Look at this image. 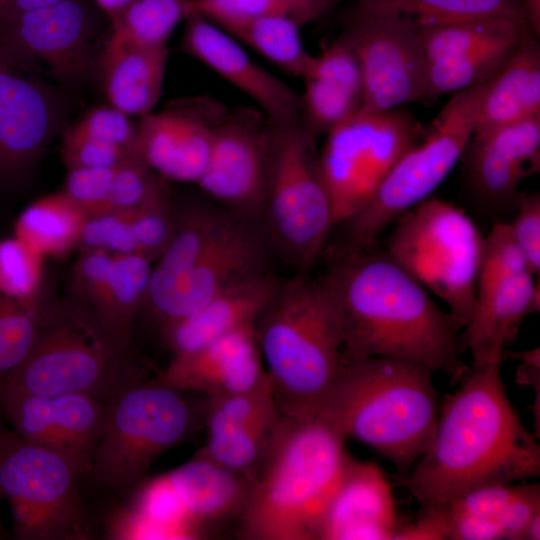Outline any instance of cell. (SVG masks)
I'll list each match as a JSON object with an SVG mask.
<instances>
[{
	"label": "cell",
	"instance_id": "31",
	"mask_svg": "<svg viewBox=\"0 0 540 540\" xmlns=\"http://www.w3.org/2000/svg\"><path fill=\"white\" fill-rule=\"evenodd\" d=\"M86 220L61 191L29 204L16 219L13 236L44 258H60L79 246Z\"/></svg>",
	"mask_w": 540,
	"mask_h": 540
},
{
	"label": "cell",
	"instance_id": "8",
	"mask_svg": "<svg viewBox=\"0 0 540 540\" xmlns=\"http://www.w3.org/2000/svg\"><path fill=\"white\" fill-rule=\"evenodd\" d=\"M315 137L299 118L272 122L270 168L261 226L269 245L307 275L335 225Z\"/></svg>",
	"mask_w": 540,
	"mask_h": 540
},
{
	"label": "cell",
	"instance_id": "36",
	"mask_svg": "<svg viewBox=\"0 0 540 540\" xmlns=\"http://www.w3.org/2000/svg\"><path fill=\"white\" fill-rule=\"evenodd\" d=\"M187 15V0H130L111 18L109 36L139 46H166Z\"/></svg>",
	"mask_w": 540,
	"mask_h": 540
},
{
	"label": "cell",
	"instance_id": "2",
	"mask_svg": "<svg viewBox=\"0 0 540 540\" xmlns=\"http://www.w3.org/2000/svg\"><path fill=\"white\" fill-rule=\"evenodd\" d=\"M324 278L341 315L344 365L395 358L441 371L452 383L469 373L457 323L387 252L340 255Z\"/></svg>",
	"mask_w": 540,
	"mask_h": 540
},
{
	"label": "cell",
	"instance_id": "50",
	"mask_svg": "<svg viewBox=\"0 0 540 540\" xmlns=\"http://www.w3.org/2000/svg\"><path fill=\"white\" fill-rule=\"evenodd\" d=\"M61 155L67 169L118 167L130 159H135L117 148L97 142L70 128L64 136Z\"/></svg>",
	"mask_w": 540,
	"mask_h": 540
},
{
	"label": "cell",
	"instance_id": "3",
	"mask_svg": "<svg viewBox=\"0 0 540 540\" xmlns=\"http://www.w3.org/2000/svg\"><path fill=\"white\" fill-rule=\"evenodd\" d=\"M346 438L319 415L281 420L238 518L246 540H317L350 456Z\"/></svg>",
	"mask_w": 540,
	"mask_h": 540
},
{
	"label": "cell",
	"instance_id": "18",
	"mask_svg": "<svg viewBox=\"0 0 540 540\" xmlns=\"http://www.w3.org/2000/svg\"><path fill=\"white\" fill-rule=\"evenodd\" d=\"M228 111L212 97L196 96L173 100L161 111L140 116L142 160L164 179L197 183Z\"/></svg>",
	"mask_w": 540,
	"mask_h": 540
},
{
	"label": "cell",
	"instance_id": "16",
	"mask_svg": "<svg viewBox=\"0 0 540 540\" xmlns=\"http://www.w3.org/2000/svg\"><path fill=\"white\" fill-rule=\"evenodd\" d=\"M97 14L86 0H60L0 20V48L66 82L92 70Z\"/></svg>",
	"mask_w": 540,
	"mask_h": 540
},
{
	"label": "cell",
	"instance_id": "55",
	"mask_svg": "<svg viewBox=\"0 0 540 540\" xmlns=\"http://www.w3.org/2000/svg\"><path fill=\"white\" fill-rule=\"evenodd\" d=\"M97 7L109 18L117 13L130 0H93Z\"/></svg>",
	"mask_w": 540,
	"mask_h": 540
},
{
	"label": "cell",
	"instance_id": "13",
	"mask_svg": "<svg viewBox=\"0 0 540 540\" xmlns=\"http://www.w3.org/2000/svg\"><path fill=\"white\" fill-rule=\"evenodd\" d=\"M341 37L360 65V113L382 112L425 98L428 60L419 25L413 18L366 0H355Z\"/></svg>",
	"mask_w": 540,
	"mask_h": 540
},
{
	"label": "cell",
	"instance_id": "27",
	"mask_svg": "<svg viewBox=\"0 0 540 540\" xmlns=\"http://www.w3.org/2000/svg\"><path fill=\"white\" fill-rule=\"evenodd\" d=\"M533 277L521 271L477 296L473 315L460 335L461 352L470 353L472 367L501 363L524 318L539 311V284Z\"/></svg>",
	"mask_w": 540,
	"mask_h": 540
},
{
	"label": "cell",
	"instance_id": "10",
	"mask_svg": "<svg viewBox=\"0 0 540 540\" xmlns=\"http://www.w3.org/2000/svg\"><path fill=\"white\" fill-rule=\"evenodd\" d=\"M187 392L152 380L136 383L107 405L90 478L123 492L167 450L187 440L197 427V408Z\"/></svg>",
	"mask_w": 540,
	"mask_h": 540
},
{
	"label": "cell",
	"instance_id": "32",
	"mask_svg": "<svg viewBox=\"0 0 540 540\" xmlns=\"http://www.w3.org/2000/svg\"><path fill=\"white\" fill-rule=\"evenodd\" d=\"M522 485L490 484L471 489L434 510L443 524L444 539H505V518Z\"/></svg>",
	"mask_w": 540,
	"mask_h": 540
},
{
	"label": "cell",
	"instance_id": "41",
	"mask_svg": "<svg viewBox=\"0 0 540 540\" xmlns=\"http://www.w3.org/2000/svg\"><path fill=\"white\" fill-rule=\"evenodd\" d=\"M150 520L174 531L178 539H199L168 473L147 481L137 491L132 506Z\"/></svg>",
	"mask_w": 540,
	"mask_h": 540
},
{
	"label": "cell",
	"instance_id": "40",
	"mask_svg": "<svg viewBox=\"0 0 540 540\" xmlns=\"http://www.w3.org/2000/svg\"><path fill=\"white\" fill-rule=\"evenodd\" d=\"M44 259L14 236L0 240V295L26 304L43 301Z\"/></svg>",
	"mask_w": 540,
	"mask_h": 540
},
{
	"label": "cell",
	"instance_id": "42",
	"mask_svg": "<svg viewBox=\"0 0 540 540\" xmlns=\"http://www.w3.org/2000/svg\"><path fill=\"white\" fill-rule=\"evenodd\" d=\"M524 270H527L526 264L509 223H495L489 234L483 237L476 279V298L506 278Z\"/></svg>",
	"mask_w": 540,
	"mask_h": 540
},
{
	"label": "cell",
	"instance_id": "5",
	"mask_svg": "<svg viewBox=\"0 0 540 540\" xmlns=\"http://www.w3.org/2000/svg\"><path fill=\"white\" fill-rule=\"evenodd\" d=\"M253 329L281 413L315 415L344 367L341 315L325 278L279 284Z\"/></svg>",
	"mask_w": 540,
	"mask_h": 540
},
{
	"label": "cell",
	"instance_id": "28",
	"mask_svg": "<svg viewBox=\"0 0 540 540\" xmlns=\"http://www.w3.org/2000/svg\"><path fill=\"white\" fill-rule=\"evenodd\" d=\"M168 53L167 45L139 46L108 36L100 70L110 106L129 116L151 112L162 92Z\"/></svg>",
	"mask_w": 540,
	"mask_h": 540
},
{
	"label": "cell",
	"instance_id": "29",
	"mask_svg": "<svg viewBox=\"0 0 540 540\" xmlns=\"http://www.w3.org/2000/svg\"><path fill=\"white\" fill-rule=\"evenodd\" d=\"M168 476L202 536L210 526L239 518L252 485L244 476L196 454Z\"/></svg>",
	"mask_w": 540,
	"mask_h": 540
},
{
	"label": "cell",
	"instance_id": "34",
	"mask_svg": "<svg viewBox=\"0 0 540 540\" xmlns=\"http://www.w3.org/2000/svg\"><path fill=\"white\" fill-rule=\"evenodd\" d=\"M529 34H534L529 25L508 18L419 25V35L428 62L458 56L497 42L523 38Z\"/></svg>",
	"mask_w": 540,
	"mask_h": 540
},
{
	"label": "cell",
	"instance_id": "33",
	"mask_svg": "<svg viewBox=\"0 0 540 540\" xmlns=\"http://www.w3.org/2000/svg\"><path fill=\"white\" fill-rule=\"evenodd\" d=\"M300 26L289 16L268 15L219 27L287 73L302 78L312 55L303 45Z\"/></svg>",
	"mask_w": 540,
	"mask_h": 540
},
{
	"label": "cell",
	"instance_id": "24",
	"mask_svg": "<svg viewBox=\"0 0 540 540\" xmlns=\"http://www.w3.org/2000/svg\"><path fill=\"white\" fill-rule=\"evenodd\" d=\"M462 158L472 188L483 201L517 204L520 182L540 169V116L472 135Z\"/></svg>",
	"mask_w": 540,
	"mask_h": 540
},
{
	"label": "cell",
	"instance_id": "44",
	"mask_svg": "<svg viewBox=\"0 0 540 540\" xmlns=\"http://www.w3.org/2000/svg\"><path fill=\"white\" fill-rule=\"evenodd\" d=\"M167 193L162 176L141 158L130 159L116 169L110 211L134 210Z\"/></svg>",
	"mask_w": 540,
	"mask_h": 540
},
{
	"label": "cell",
	"instance_id": "56",
	"mask_svg": "<svg viewBox=\"0 0 540 540\" xmlns=\"http://www.w3.org/2000/svg\"><path fill=\"white\" fill-rule=\"evenodd\" d=\"M2 499H3V496H2V493L0 491V503H1ZM6 536H7V533L4 530V527L2 525L1 518H0V539H4V538H6Z\"/></svg>",
	"mask_w": 540,
	"mask_h": 540
},
{
	"label": "cell",
	"instance_id": "45",
	"mask_svg": "<svg viewBox=\"0 0 540 540\" xmlns=\"http://www.w3.org/2000/svg\"><path fill=\"white\" fill-rule=\"evenodd\" d=\"M70 129L117 148L129 157L141 158L138 125L131 121L129 115L110 105L92 108Z\"/></svg>",
	"mask_w": 540,
	"mask_h": 540
},
{
	"label": "cell",
	"instance_id": "30",
	"mask_svg": "<svg viewBox=\"0 0 540 540\" xmlns=\"http://www.w3.org/2000/svg\"><path fill=\"white\" fill-rule=\"evenodd\" d=\"M527 36L488 82L473 135L540 116V48Z\"/></svg>",
	"mask_w": 540,
	"mask_h": 540
},
{
	"label": "cell",
	"instance_id": "11",
	"mask_svg": "<svg viewBox=\"0 0 540 540\" xmlns=\"http://www.w3.org/2000/svg\"><path fill=\"white\" fill-rule=\"evenodd\" d=\"M80 480L66 458L0 423V491L9 503L15 539H91Z\"/></svg>",
	"mask_w": 540,
	"mask_h": 540
},
{
	"label": "cell",
	"instance_id": "46",
	"mask_svg": "<svg viewBox=\"0 0 540 540\" xmlns=\"http://www.w3.org/2000/svg\"><path fill=\"white\" fill-rule=\"evenodd\" d=\"M79 247L120 254H139L133 210L110 211L87 217Z\"/></svg>",
	"mask_w": 540,
	"mask_h": 540
},
{
	"label": "cell",
	"instance_id": "25",
	"mask_svg": "<svg viewBox=\"0 0 540 540\" xmlns=\"http://www.w3.org/2000/svg\"><path fill=\"white\" fill-rule=\"evenodd\" d=\"M398 527L392 487L382 470L350 457L317 540L394 539Z\"/></svg>",
	"mask_w": 540,
	"mask_h": 540
},
{
	"label": "cell",
	"instance_id": "1",
	"mask_svg": "<svg viewBox=\"0 0 540 540\" xmlns=\"http://www.w3.org/2000/svg\"><path fill=\"white\" fill-rule=\"evenodd\" d=\"M500 365L471 367L441 404L426 450L402 477L421 510L477 487L539 476V444L507 396Z\"/></svg>",
	"mask_w": 540,
	"mask_h": 540
},
{
	"label": "cell",
	"instance_id": "48",
	"mask_svg": "<svg viewBox=\"0 0 540 540\" xmlns=\"http://www.w3.org/2000/svg\"><path fill=\"white\" fill-rule=\"evenodd\" d=\"M315 78L340 86L362 98L363 81L358 59L343 37L312 55L302 78Z\"/></svg>",
	"mask_w": 540,
	"mask_h": 540
},
{
	"label": "cell",
	"instance_id": "37",
	"mask_svg": "<svg viewBox=\"0 0 540 540\" xmlns=\"http://www.w3.org/2000/svg\"><path fill=\"white\" fill-rule=\"evenodd\" d=\"M366 1L407 15L418 25L445 24L483 18H508L530 26L521 0Z\"/></svg>",
	"mask_w": 540,
	"mask_h": 540
},
{
	"label": "cell",
	"instance_id": "51",
	"mask_svg": "<svg viewBox=\"0 0 540 540\" xmlns=\"http://www.w3.org/2000/svg\"><path fill=\"white\" fill-rule=\"evenodd\" d=\"M107 537L110 539H178L176 533L162 526L133 507H121L107 520Z\"/></svg>",
	"mask_w": 540,
	"mask_h": 540
},
{
	"label": "cell",
	"instance_id": "26",
	"mask_svg": "<svg viewBox=\"0 0 540 540\" xmlns=\"http://www.w3.org/2000/svg\"><path fill=\"white\" fill-rule=\"evenodd\" d=\"M279 284L263 272L225 288L196 311L161 326L164 346L173 356L182 355L253 325Z\"/></svg>",
	"mask_w": 540,
	"mask_h": 540
},
{
	"label": "cell",
	"instance_id": "22",
	"mask_svg": "<svg viewBox=\"0 0 540 540\" xmlns=\"http://www.w3.org/2000/svg\"><path fill=\"white\" fill-rule=\"evenodd\" d=\"M181 47L254 100L273 123L299 118L301 94L254 62L228 32L187 13Z\"/></svg>",
	"mask_w": 540,
	"mask_h": 540
},
{
	"label": "cell",
	"instance_id": "54",
	"mask_svg": "<svg viewBox=\"0 0 540 540\" xmlns=\"http://www.w3.org/2000/svg\"><path fill=\"white\" fill-rule=\"evenodd\" d=\"M526 16L534 34L540 32V0H521Z\"/></svg>",
	"mask_w": 540,
	"mask_h": 540
},
{
	"label": "cell",
	"instance_id": "35",
	"mask_svg": "<svg viewBox=\"0 0 540 540\" xmlns=\"http://www.w3.org/2000/svg\"><path fill=\"white\" fill-rule=\"evenodd\" d=\"M527 36L490 44L458 56L429 61L425 98L455 93L490 79Z\"/></svg>",
	"mask_w": 540,
	"mask_h": 540
},
{
	"label": "cell",
	"instance_id": "39",
	"mask_svg": "<svg viewBox=\"0 0 540 540\" xmlns=\"http://www.w3.org/2000/svg\"><path fill=\"white\" fill-rule=\"evenodd\" d=\"M299 119L316 138L355 117L361 110L362 98L335 84L315 78H303Z\"/></svg>",
	"mask_w": 540,
	"mask_h": 540
},
{
	"label": "cell",
	"instance_id": "52",
	"mask_svg": "<svg viewBox=\"0 0 540 540\" xmlns=\"http://www.w3.org/2000/svg\"><path fill=\"white\" fill-rule=\"evenodd\" d=\"M60 0H0V20L54 4Z\"/></svg>",
	"mask_w": 540,
	"mask_h": 540
},
{
	"label": "cell",
	"instance_id": "14",
	"mask_svg": "<svg viewBox=\"0 0 540 540\" xmlns=\"http://www.w3.org/2000/svg\"><path fill=\"white\" fill-rule=\"evenodd\" d=\"M269 246L259 223L230 212L183 269L149 280L140 311L159 327L196 311L225 288L266 272Z\"/></svg>",
	"mask_w": 540,
	"mask_h": 540
},
{
	"label": "cell",
	"instance_id": "7",
	"mask_svg": "<svg viewBox=\"0 0 540 540\" xmlns=\"http://www.w3.org/2000/svg\"><path fill=\"white\" fill-rule=\"evenodd\" d=\"M489 79L453 93L424 136L391 169L368 202L345 224L340 255L373 248L404 212L445 180L472 138Z\"/></svg>",
	"mask_w": 540,
	"mask_h": 540
},
{
	"label": "cell",
	"instance_id": "47",
	"mask_svg": "<svg viewBox=\"0 0 540 540\" xmlns=\"http://www.w3.org/2000/svg\"><path fill=\"white\" fill-rule=\"evenodd\" d=\"M117 167H78L67 169L62 192L87 217L111 210V191Z\"/></svg>",
	"mask_w": 540,
	"mask_h": 540
},
{
	"label": "cell",
	"instance_id": "15",
	"mask_svg": "<svg viewBox=\"0 0 540 540\" xmlns=\"http://www.w3.org/2000/svg\"><path fill=\"white\" fill-rule=\"evenodd\" d=\"M271 141L272 122L261 109L229 110L197 184L222 208L261 225Z\"/></svg>",
	"mask_w": 540,
	"mask_h": 540
},
{
	"label": "cell",
	"instance_id": "43",
	"mask_svg": "<svg viewBox=\"0 0 540 540\" xmlns=\"http://www.w3.org/2000/svg\"><path fill=\"white\" fill-rule=\"evenodd\" d=\"M189 12L217 26L268 15L289 16L301 25L313 21L304 9L289 0H187Z\"/></svg>",
	"mask_w": 540,
	"mask_h": 540
},
{
	"label": "cell",
	"instance_id": "9",
	"mask_svg": "<svg viewBox=\"0 0 540 540\" xmlns=\"http://www.w3.org/2000/svg\"><path fill=\"white\" fill-rule=\"evenodd\" d=\"M397 222L387 253L444 301L463 329L476 306L481 233L463 210L439 199L423 200Z\"/></svg>",
	"mask_w": 540,
	"mask_h": 540
},
{
	"label": "cell",
	"instance_id": "23",
	"mask_svg": "<svg viewBox=\"0 0 540 540\" xmlns=\"http://www.w3.org/2000/svg\"><path fill=\"white\" fill-rule=\"evenodd\" d=\"M152 381L215 399L255 389L269 380L253 325L237 329L195 351L173 356Z\"/></svg>",
	"mask_w": 540,
	"mask_h": 540
},
{
	"label": "cell",
	"instance_id": "4",
	"mask_svg": "<svg viewBox=\"0 0 540 540\" xmlns=\"http://www.w3.org/2000/svg\"><path fill=\"white\" fill-rule=\"evenodd\" d=\"M434 373L388 357L349 362L315 415L378 452L404 477L436 427L441 403Z\"/></svg>",
	"mask_w": 540,
	"mask_h": 540
},
{
	"label": "cell",
	"instance_id": "17",
	"mask_svg": "<svg viewBox=\"0 0 540 540\" xmlns=\"http://www.w3.org/2000/svg\"><path fill=\"white\" fill-rule=\"evenodd\" d=\"M0 413L22 438L71 462L90 477L106 404L85 394L37 395L0 388Z\"/></svg>",
	"mask_w": 540,
	"mask_h": 540
},
{
	"label": "cell",
	"instance_id": "20",
	"mask_svg": "<svg viewBox=\"0 0 540 540\" xmlns=\"http://www.w3.org/2000/svg\"><path fill=\"white\" fill-rule=\"evenodd\" d=\"M270 380L250 391L207 399V440L196 453L251 483L257 476L281 420Z\"/></svg>",
	"mask_w": 540,
	"mask_h": 540
},
{
	"label": "cell",
	"instance_id": "38",
	"mask_svg": "<svg viewBox=\"0 0 540 540\" xmlns=\"http://www.w3.org/2000/svg\"><path fill=\"white\" fill-rule=\"evenodd\" d=\"M52 303L26 304L0 295V382L33 350Z\"/></svg>",
	"mask_w": 540,
	"mask_h": 540
},
{
	"label": "cell",
	"instance_id": "12",
	"mask_svg": "<svg viewBox=\"0 0 540 540\" xmlns=\"http://www.w3.org/2000/svg\"><path fill=\"white\" fill-rule=\"evenodd\" d=\"M419 137V124L399 108L359 112L327 134L319 168L334 224L345 222L368 202Z\"/></svg>",
	"mask_w": 540,
	"mask_h": 540
},
{
	"label": "cell",
	"instance_id": "53",
	"mask_svg": "<svg viewBox=\"0 0 540 540\" xmlns=\"http://www.w3.org/2000/svg\"><path fill=\"white\" fill-rule=\"evenodd\" d=\"M304 9L314 20L320 18L337 0H289Z\"/></svg>",
	"mask_w": 540,
	"mask_h": 540
},
{
	"label": "cell",
	"instance_id": "19",
	"mask_svg": "<svg viewBox=\"0 0 540 540\" xmlns=\"http://www.w3.org/2000/svg\"><path fill=\"white\" fill-rule=\"evenodd\" d=\"M35 71L0 48V177H23L58 124V108Z\"/></svg>",
	"mask_w": 540,
	"mask_h": 540
},
{
	"label": "cell",
	"instance_id": "6",
	"mask_svg": "<svg viewBox=\"0 0 540 540\" xmlns=\"http://www.w3.org/2000/svg\"><path fill=\"white\" fill-rule=\"evenodd\" d=\"M141 381L132 342L113 334L73 299L52 303L33 350L0 388L37 395L85 394L107 405Z\"/></svg>",
	"mask_w": 540,
	"mask_h": 540
},
{
	"label": "cell",
	"instance_id": "21",
	"mask_svg": "<svg viewBox=\"0 0 540 540\" xmlns=\"http://www.w3.org/2000/svg\"><path fill=\"white\" fill-rule=\"evenodd\" d=\"M153 261L138 254L82 250L72 275L74 300L116 336L132 342Z\"/></svg>",
	"mask_w": 540,
	"mask_h": 540
},
{
	"label": "cell",
	"instance_id": "49",
	"mask_svg": "<svg viewBox=\"0 0 540 540\" xmlns=\"http://www.w3.org/2000/svg\"><path fill=\"white\" fill-rule=\"evenodd\" d=\"M516 205L517 216L509 225L527 270L535 276L540 271V195L520 194Z\"/></svg>",
	"mask_w": 540,
	"mask_h": 540
}]
</instances>
